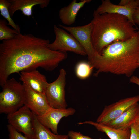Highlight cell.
I'll list each match as a JSON object with an SVG mask.
<instances>
[{"mask_svg": "<svg viewBox=\"0 0 139 139\" xmlns=\"http://www.w3.org/2000/svg\"><path fill=\"white\" fill-rule=\"evenodd\" d=\"M49 40L31 34L19 33L0 44V85L11 74L41 68L51 71L67 57L66 52L54 51L48 47Z\"/></svg>", "mask_w": 139, "mask_h": 139, "instance_id": "obj_1", "label": "cell"}, {"mask_svg": "<svg viewBox=\"0 0 139 139\" xmlns=\"http://www.w3.org/2000/svg\"><path fill=\"white\" fill-rule=\"evenodd\" d=\"M139 34L125 41H116L105 47L92 65L94 75L108 73L128 77L139 67Z\"/></svg>", "mask_w": 139, "mask_h": 139, "instance_id": "obj_2", "label": "cell"}, {"mask_svg": "<svg viewBox=\"0 0 139 139\" xmlns=\"http://www.w3.org/2000/svg\"><path fill=\"white\" fill-rule=\"evenodd\" d=\"M92 25V43L100 54L103 49L117 41H125L135 36L137 28L125 16L117 14H100L94 11Z\"/></svg>", "mask_w": 139, "mask_h": 139, "instance_id": "obj_3", "label": "cell"}, {"mask_svg": "<svg viewBox=\"0 0 139 139\" xmlns=\"http://www.w3.org/2000/svg\"><path fill=\"white\" fill-rule=\"evenodd\" d=\"M0 93V113L9 114L24 105L25 91L23 84L13 78L7 80Z\"/></svg>", "mask_w": 139, "mask_h": 139, "instance_id": "obj_4", "label": "cell"}, {"mask_svg": "<svg viewBox=\"0 0 139 139\" xmlns=\"http://www.w3.org/2000/svg\"><path fill=\"white\" fill-rule=\"evenodd\" d=\"M54 31L55 39L48 45L50 49L66 53L70 51L82 56L87 55L82 46L71 34L55 25L54 26Z\"/></svg>", "mask_w": 139, "mask_h": 139, "instance_id": "obj_5", "label": "cell"}, {"mask_svg": "<svg viewBox=\"0 0 139 139\" xmlns=\"http://www.w3.org/2000/svg\"><path fill=\"white\" fill-rule=\"evenodd\" d=\"M66 74L65 70L63 68L61 69L57 78L47 85L45 94L51 108H66L67 106L65 99Z\"/></svg>", "mask_w": 139, "mask_h": 139, "instance_id": "obj_6", "label": "cell"}, {"mask_svg": "<svg viewBox=\"0 0 139 139\" xmlns=\"http://www.w3.org/2000/svg\"><path fill=\"white\" fill-rule=\"evenodd\" d=\"M34 114L24 105L15 111L7 115L9 124L29 139H34L33 119Z\"/></svg>", "mask_w": 139, "mask_h": 139, "instance_id": "obj_7", "label": "cell"}, {"mask_svg": "<svg viewBox=\"0 0 139 139\" xmlns=\"http://www.w3.org/2000/svg\"><path fill=\"white\" fill-rule=\"evenodd\" d=\"M59 26L69 32L80 42L85 50L89 60L88 62L92 65L98 58L100 54L96 51L92 43L91 22L85 25L75 27L61 24Z\"/></svg>", "mask_w": 139, "mask_h": 139, "instance_id": "obj_8", "label": "cell"}, {"mask_svg": "<svg viewBox=\"0 0 139 139\" xmlns=\"http://www.w3.org/2000/svg\"><path fill=\"white\" fill-rule=\"evenodd\" d=\"M139 101V95L121 99L104 107L96 122L106 125L114 120Z\"/></svg>", "mask_w": 139, "mask_h": 139, "instance_id": "obj_9", "label": "cell"}, {"mask_svg": "<svg viewBox=\"0 0 139 139\" xmlns=\"http://www.w3.org/2000/svg\"><path fill=\"white\" fill-rule=\"evenodd\" d=\"M138 7L139 0H131L129 3L126 6L115 5L109 0H103L102 1L101 4L95 10L100 14L112 13L124 16L136 26L133 21V17L136 10Z\"/></svg>", "mask_w": 139, "mask_h": 139, "instance_id": "obj_10", "label": "cell"}, {"mask_svg": "<svg viewBox=\"0 0 139 139\" xmlns=\"http://www.w3.org/2000/svg\"><path fill=\"white\" fill-rule=\"evenodd\" d=\"M75 112V110L72 107L61 108H51L42 115L36 116L41 124L50 129L54 133L58 134V125L61 119L63 118L74 115Z\"/></svg>", "mask_w": 139, "mask_h": 139, "instance_id": "obj_11", "label": "cell"}, {"mask_svg": "<svg viewBox=\"0 0 139 139\" xmlns=\"http://www.w3.org/2000/svg\"><path fill=\"white\" fill-rule=\"evenodd\" d=\"M25 91L24 105L37 116L42 115L51 107L48 103L45 94L38 93L24 84Z\"/></svg>", "mask_w": 139, "mask_h": 139, "instance_id": "obj_12", "label": "cell"}, {"mask_svg": "<svg viewBox=\"0 0 139 139\" xmlns=\"http://www.w3.org/2000/svg\"><path fill=\"white\" fill-rule=\"evenodd\" d=\"M20 80L36 92L45 94L48 83L45 76L36 69L21 72Z\"/></svg>", "mask_w": 139, "mask_h": 139, "instance_id": "obj_13", "label": "cell"}, {"mask_svg": "<svg viewBox=\"0 0 139 139\" xmlns=\"http://www.w3.org/2000/svg\"><path fill=\"white\" fill-rule=\"evenodd\" d=\"M10 5L8 10L10 15L12 17L17 11L20 10L25 16L29 17L32 16V8L34 6L39 5L44 8L49 5V0H9Z\"/></svg>", "mask_w": 139, "mask_h": 139, "instance_id": "obj_14", "label": "cell"}, {"mask_svg": "<svg viewBox=\"0 0 139 139\" xmlns=\"http://www.w3.org/2000/svg\"><path fill=\"white\" fill-rule=\"evenodd\" d=\"M139 116V106L137 103L120 116L105 125L115 129H129Z\"/></svg>", "mask_w": 139, "mask_h": 139, "instance_id": "obj_15", "label": "cell"}, {"mask_svg": "<svg viewBox=\"0 0 139 139\" xmlns=\"http://www.w3.org/2000/svg\"><path fill=\"white\" fill-rule=\"evenodd\" d=\"M91 1L82 0L77 2L76 0H73L67 6L61 8L59 11V16L62 23L67 25L74 24L79 11L86 3Z\"/></svg>", "mask_w": 139, "mask_h": 139, "instance_id": "obj_16", "label": "cell"}, {"mask_svg": "<svg viewBox=\"0 0 139 139\" xmlns=\"http://www.w3.org/2000/svg\"><path fill=\"white\" fill-rule=\"evenodd\" d=\"M89 124L94 126L98 131L104 133L110 139H130V128L126 129H115L97 122L91 121L80 122L79 125Z\"/></svg>", "mask_w": 139, "mask_h": 139, "instance_id": "obj_17", "label": "cell"}, {"mask_svg": "<svg viewBox=\"0 0 139 139\" xmlns=\"http://www.w3.org/2000/svg\"><path fill=\"white\" fill-rule=\"evenodd\" d=\"M33 125L34 139H69L67 135L53 133L39 122L34 114Z\"/></svg>", "mask_w": 139, "mask_h": 139, "instance_id": "obj_18", "label": "cell"}, {"mask_svg": "<svg viewBox=\"0 0 139 139\" xmlns=\"http://www.w3.org/2000/svg\"><path fill=\"white\" fill-rule=\"evenodd\" d=\"M10 4L9 0H0V14L7 20L8 22L7 25L11 26L19 33H20V28L19 26L14 22L10 15L8 10Z\"/></svg>", "mask_w": 139, "mask_h": 139, "instance_id": "obj_19", "label": "cell"}, {"mask_svg": "<svg viewBox=\"0 0 139 139\" xmlns=\"http://www.w3.org/2000/svg\"><path fill=\"white\" fill-rule=\"evenodd\" d=\"M6 21L4 19L0 20V40L12 39L19 33L15 29L10 28L7 26Z\"/></svg>", "mask_w": 139, "mask_h": 139, "instance_id": "obj_20", "label": "cell"}, {"mask_svg": "<svg viewBox=\"0 0 139 139\" xmlns=\"http://www.w3.org/2000/svg\"><path fill=\"white\" fill-rule=\"evenodd\" d=\"M93 68L88 62L83 61L80 62L77 64L76 66V75L80 79H86L90 75Z\"/></svg>", "mask_w": 139, "mask_h": 139, "instance_id": "obj_21", "label": "cell"}, {"mask_svg": "<svg viewBox=\"0 0 139 139\" xmlns=\"http://www.w3.org/2000/svg\"><path fill=\"white\" fill-rule=\"evenodd\" d=\"M7 128L8 132V139H29L24 136L11 125L8 124Z\"/></svg>", "mask_w": 139, "mask_h": 139, "instance_id": "obj_22", "label": "cell"}, {"mask_svg": "<svg viewBox=\"0 0 139 139\" xmlns=\"http://www.w3.org/2000/svg\"><path fill=\"white\" fill-rule=\"evenodd\" d=\"M69 139H93L87 136L83 135L80 132L71 130L68 132Z\"/></svg>", "mask_w": 139, "mask_h": 139, "instance_id": "obj_23", "label": "cell"}, {"mask_svg": "<svg viewBox=\"0 0 139 139\" xmlns=\"http://www.w3.org/2000/svg\"><path fill=\"white\" fill-rule=\"evenodd\" d=\"M130 139H139V131L135 127L133 123L130 127Z\"/></svg>", "mask_w": 139, "mask_h": 139, "instance_id": "obj_24", "label": "cell"}, {"mask_svg": "<svg viewBox=\"0 0 139 139\" xmlns=\"http://www.w3.org/2000/svg\"><path fill=\"white\" fill-rule=\"evenodd\" d=\"M133 21L135 24L139 25V7L136 10L133 17Z\"/></svg>", "mask_w": 139, "mask_h": 139, "instance_id": "obj_25", "label": "cell"}, {"mask_svg": "<svg viewBox=\"0 0 139 139\" xmlns=\"http://www.w3.org/2000/svg\"><path fill=\"white\" fill-rule=\"evenodd\" d=\"M130 82L139 86V78L136 76H132L130 79Z\"/></svg>", "mask_w": 139, "mask_h": 139, "instance_id": "obj_26", "label": "cell"}, {"mask_svg": "<svg viewBox=\"0 0 139 139\" xmlns=\"http://www.w3.org/2000/svg\"><path fill=\"white\" fill-rule=\"evenodd\" d=\"M133 124L135 128L139 131V116L136 119Z\"/></svg>", "mask_w": 139, "mask_h": 139, "instance_id": "obj_27", "label": "cell"}, {"mask_svg": "<svg viewBox=\"0 0 139 139\" xmlns=\"http://www.w3.org/2000/svg\"><path fill=\"white\" fill-rule=\"evenodd\" d=\"M131 0H121L118 5L122 6H126L130 2Z\"/></svg>", "mask_w": 139, "mask_h": 139, "instance_id": "obj_28", "label": "cell"}, {"mask_svg": "<svg viewBox=\"0 0 139 139\" xmlns=\"http://www.w3.org/2000/svg\"><path fill=\"white\" fill-rule=\"evenodd\" d=\"M138 63L139 64V57L138 59Z\"/></svg>", "mask_w": 139, "mask_h": 139, "instance_id": "obj_29", "label": "cell"}, {"mask_svg": "<svg viewBox=\"0 0 139 139\" xmlns=\"http://www.w3.org/2000/svg\"><path fill=\"white\" fill-rule=\"evenodd\" d=\"M138 32V33L139 34V31Z\"/></svg>", "mask_w": 139, "mask_h": 139, "instance_id": "obj_30", "label": "cell"}, {"mask_svg": "<svg viewBox=\"0 0 139 139\" xmlns=\"http://www.w3.org/2000/svg\"><path fill=\"white\" fill-rule=\"evenodd\" d=\"M99 139H101V138H99Z\"/></svg>", "mask_w": 139, "mask_h": 139, "instance_id": "obj_31", "label": "cell"}, {"mask_svg": "<svg viewBox=\"0 0 139 139\" xmlns=\"http://www.w3.org/2000/svg\"></svg>", "mask_w": 139, "mask_h": 139, "instance_id": "obj_32", "label": "cell"}]
</instances>
